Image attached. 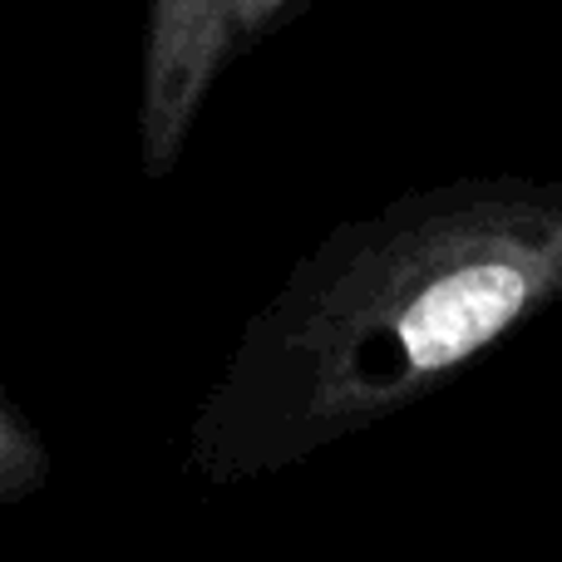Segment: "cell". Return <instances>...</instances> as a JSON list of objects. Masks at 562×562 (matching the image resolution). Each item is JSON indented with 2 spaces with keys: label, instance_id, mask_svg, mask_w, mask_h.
I'll use <instances>...</instances> for the list:
<instances>
[{
  "label": "cell",
  "instance_id": "1",
  "mask_svg": "<svg viewBox=\"0 0 562 562\" xmlns=\"http://www.w3.org/2000/svg\"><path fill=\"white\" fill-rule=\"evenodd\" d=\"M562 306V178L469 173L330 227L247 316L188 425L203 484H257L425 405Z\"/></svg>",
  "mask_w": 562,
  "mask_h": 562
},
{
  "label": "cell",
  "instance_id": "2",
  "mask_svg": "<svg viewBox=\"0 0 562 562\" xmlns=\"http://www.w3.org/2000/svg\"><path fill=\"white\" fill-rule=\"evenodd\" d=\"M286 0H148L144 85H138V158L148 178L183 164L223 69L257 45Z\"/></svg>",
  "mask_w": 562,
  "mask_h": 562
},
{
  "label": "cell",
  "instance_id": "3",
  "mask_svg": "<svg viewBox=\"0 0 562 562\" xmlns=\"http://www.w3.org/2000/svg\"><path fill=\"white\" fill-rule=\"evenodd\" d=\"M49 474H55V459H49L45 435L30 425V415L0 380V508L35 498Z\"/></svg>",
  "mask_w": 562,
  "mask_h": 562
}]
</instances>
